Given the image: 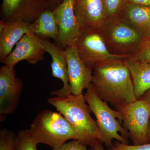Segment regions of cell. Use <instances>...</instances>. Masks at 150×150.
Returning <instances> with one entry per match:
<instances>
[{
	"instance_id": "29",
	"label": "cell",
	"mask_w": 150,
	"mask_h": 150,
	"mask_svg": "<svg viewBox=\"0 0 150 150\" xmlns=\"http://www.w3.org/2000/svg\"><path fill=\"white\" fill-rule=\"evenodd\" d=\"M147 137L148 142L150 143V117L149 121V126H148Z\"/></svg>"
},
{
	"instance_id": "18",
	"label": "cell",
	"mask_w": 150,
	"mask_h": 150,
	"mask_svg": "<svg viewBox=\"0 0 150 150\" xmlns=\"http://www.w3.org/2000/svg\"><path fill=\"white\" fill-rule=\"evenodd\" d=\"M30 31L40 38L53 39L56 42L59 29L54 9L48 8L41 12L30 24Z\"/></svg>"
},
{
	"instance_id": "1",
	"label": "cell",
	"mask_w": 150,
	"mask_h": 150,
	"mask_svg": "<svg viewBox=\"0 0 150 150\" xmlns=\"http://www.w3.org/2000/svg\"><path fill=\"white\" fill-rule=\"evenodd\" d=\"M92 83L98 96L119 111L137 100L133 81L124 59L109 60L93 69Z\"/></svg>"
},
{
	"instance_id": "27",
	"label": "cell",
	"mask_w": 150,
	"mask_h": 150,
	"mask_svg": "<svg viewBox=\"0 0 150 150\" xmlns=\"http://www.w3.org/2000/svg\"><path fill=\"white\" fill-rule=\"evenodd\" d=\"M103 143L102 142H98L96 143L92 147L95 150H105L103 147Z\"/></svg>"
},
{
	"instance_id": "10",
	"label": "cell",
	"mask_w": 150,
	"mask_h": 150,
	"mask_svg": "<svg viewBox=\"0 0 150 150\" xmlns=\"http://www.w3.org/2000/svg\"><path fill=\"white\" fill-rule=\"evenodd\" d=\"M48 8L42 0H2L1 20L6 23L21 20L31 24Z\"/></svg>"
},
{
	"instance_id": "21",
	"label": "cell",
	"mask_w": 150,
	"mask_h": 150,
	"mask_svg": "<svg viewBox=\"0 0 150 150\" xmlns=\"http://www.w3.org/2000/svg\"><path fill=\"white\" fill-rule=\"evenodd\" d=\"M17 135L13 131L6 129L0 130V150H17Z\"/></svg>"
},
{
	"instance_id": "4",
	"label": "cell",
	"mask_w": 150,
	"mask_h": 150,
	"mask_svg": "<svg viewBox=\"0 0 150 150\" xmlns=\"http://www.w3.org/2000/svg\"><path fill=\"white\" fill-rule=\"evenodd\" d=\"M97 31L111 54L128 58L146 40L120 16L105 19Z\"/></svg>"
},
{
	"instance_id": "23",
	"label": "cell",
	"mask_w": 150,
	"mask_h": 150,
	"mask_svg": "<svg viewBox=\"0 0 150 150\" xmlns=\"http://www.w3.org/2000/svg\"><path fill=\"white\" fill-rule=\"evenodd\" d=\"M108 150H150V143L141 145H130L121 143L117 141Z\"/></svg>"
},
{
	"instance_id": "3",
	"label": "cell",
	"mask_w": 150,
	"mask_h": 150,
	"mask_svg": "<svg viewBox=\"0 0 150 150\" xmlns=\"http://www.w3.org/2000/svg\"><path fill=\"white\" fill-rule=\"evenodd\" d=\"M83 95L91 112L95 116L102 142L106 147L112 146L113 140L123 144H129V132L122 125L121 112L112 109L107 102L101 99L92 83L86 89Z\"/></svg>"
},
{
	"instance_id": "13",
	"label": "cell",
	"mask_w": 150,
	"mask_h": 150,
	"mask_svg": "<svg viewBox=\"0 0 150 150\" xmlns=\"http://www.w3.org/2000/svg\"><path fill=\"white\" fill-rule=\"evenodd\" d=\"M74 11L84 31L97 30L105 19L102 0H75Z\"/></svg>"
},
{
	"instance_id": "17",
	"label": "cell",
	"mask_w": 150,
	"mask_h": 150,
	"mask_svg": "<svg viewBox=\"0 0 150 150\" xmlns=\"http://www.w3.org/2000/svg\"><path fill=\"white\" fill-rule=\"evenodd\" d=\"M134 84L137 99H140L150 90V63L128 58L124 59Z\"/></svg>"
},
{
	"instance_id": "28",
	"label": "cell",
	"mask_w": 150,
	"mask_h": 150,
	"mask_svg": "<svg viewBox=\"0 0 150 150\" xmlns=\"http://www.w3.org/2000/svg\"><path fill=\"white\" fill-rule=\"evenodd\" d=\"M141 99L144 100L150 105V90L145 94Z\"/></svg>"
},
{
	"instance_id": "9",
	"label": "cell",
	"mask_w": 150,
	"mask_h": 150,
	"mask_svg": "<svg viewBox=\"0 0 150 150\" xmlns=\"http://www.w3.org/2000/svg\"><path fill=\"white\" fill-rule=\"evenodd\" d=\"M23 88L16 77L14 67L5 65L0 69V114H13L16 110Z\"/></svg>"
},
{
	"instance_id": "7",
	"label": "cell",
	"mask_w": 150,
	"mask_h": 150,
	"mask_svg": "<svg viewBox=\"0 0 150 150\" xmlns=\"http://www.w3.org/2000/svg\"><path fill=\"white\" fill-rule=\"evenodd\" d=\"M76 46L81 59L92 69L96 65L101 62L128 58L126 56L111 54L97 30H83Z\"/></svg>"
},
{
	"instance_id": "22",
	"label": "cell",
	"mask_w": 150,
	"mask_h": 150,
	"mask_svg": "<svg viewBox=\"0 0 150 150\" xmlns=\"http://www.w3.org/2000/svg\"><path fill=\"white\" fill-rule=\"evenodd\" d=\"M129 58L143 63H150V38L145 40L139 49Z\"/></svg>"
},
{
	"instance_id": "6",
	"label": "cell",
	"mask_w": 150,
	"mask_h": 150,
	"mask_svg": "<svg viewBox=\"0 0 150 150\" xmlns=\"http://www.w3.org/2000/svg\"><path fill=\"white\" fill-rule=\"evenodd\" d=\"M122 116V124L129 132L134 145L148 144V126L150 105L144 100L137 99L119 110Z\"/></svg>"
},
{
	"instance_id": "14",
	"label": "cell",
	"mask_w": 150,
	"mask_h": 150,
	"mask_svg": "<svg viewBox=\"0 0 150 150\" xmlns=\"http://www.w3.org/2000/svg\"><path fill=\"white\" fill-rule=\"evenodd\" d=\"M40 39L43 48L46 52L50 54L52 59L51 66L52 76L63 82L64 86L60 89L62 91L67 93H71L65 50L52 43L47 38Z\"/></svg>"
},
{
	"instance_id": "11",
	"label": "cell",
	"mask_w": 150,
	"mask_h": 150,
	"mask_svg": "<svg viewBox=\"0 0 150 150\" xmlns=\"http://www.w3.org/2000/svg\"><path fill=\"white\" fill-rule=\"evenodd\" d=\"M65 50L70 92L75 96L83 95L84 90L86 89L92 83L93 69L88 67L81 59L76 45L68 46Z\"/></svg>"
},
{
	"instance_id": "24",
	"label": "cell",
	"mask_w": 150,
	"mask_h": 150,
	"mask_svg": "<svg viewBox=\"0 0 150 150\" xmlns=\"http://www.w3.org/2000/svg\"><path fill=\"white\" fill-rule=\"evenodd\" d=\"M87 147L78 141L73 140L72 141L65 143L55 150H88ZM90 150H95L93 147H91Z\"/></svg>"
},
{
	"instance_id": "20",
	"label": "cell",
	"mask_w": 150,
	"mask_h": 150,
	"mask_svg": "<svg viewBox=\"0 0 150 150\" xmlns=\"http://www.w3.org/2000/svg\"><path fill=\"white\" fill-rule=\"evenodd\" d=\"M102 2L105 19L120 15L128 0H102Z\"/></svg>"
},
{
	"instance_id": "19",
	"label": "cell",
	"mask_w": 150,
	"mask_h": 150,
	"mask_svg": "<svg viewBox=\"0 0 150 150\" xmlns=\"http://www.w3.org/2000/svg\"><path fill=\"white\" fill-rule=\"evenodd\" d=\"M16 144L17 150H38L39 143L31 137L28 130H23L17 134Z\"/></svg>"
},
{
	"instance_id": "5",
	"label": "cell",
	"mask_w": 150,
	"mask_h": 150,
	"mask_svg": "<svg viewBox=\"0 0 150 150\" xmlns=\"http://www.w3.org/2000/svg\"><path fill=\"white\" fill-rule=\"evenodd\" d=\"M28 130L39 144L48 145L53 150L60 147L68 140L76 139L74 129L67 119L60 112L51 110L40 112Z\"/></svg>"
},
{
	"instance_id": "8",
	"label": "cell",
	"mask_w": 150,
	"mask_h": 150,
	"mask_svg": "<svg viewBox=\"0 0 150 150\" xmlns=\"http://www.w3.org/2000/svg\"><path fill=\"white\" fill-rule=\"evenodd\" d=\"M74 1L64 0L54 9L59 29L55 43L62 48L76 45L83 31L75 14Z\"/></svg>"
},
{
	"instance_id": "2",
	"label": "cell",
	"mask_w": 150,
	"mask_h": 150,
	"mask_svg": "<svg viewBox=\"0 0 150 150\" xmlns=\"http://www.w3.org/2000/svg\"><path fill=\"white\" fill-rule=\"evenodd\" d=\"M49 104L54 106L73 127L76 139L86 146L92 147L102 142V137L96 121L91 117L90 110L84 95H67L50 98Z\"/></svg>"
},
{
	"instance_id": "15",
	"label": "cell",
	"mask_w": 150,
	"mask_h": 150,
	"mask_svg": "<svg viewBox=\"0 0 150 150\" xmlns=\"http://www.w3.org/2000/svg\"><path fill=\"white\" fill-rule=\"evenodd\" d=\"M30 31V24L21 20L6 23L0 32V61L1 63L13 50L22 38Z\"/></svg>"
},
{
	"instance_id": "12",
	"label": "cell",
	"mask_w": 150,
	"mask_h": 150,
	"mask_svg": "<svg viewBox=\"0 0 150 150\" xmlns=\"http://www.w3.org/2000/svg\"><path fill=\"white\" fill-rule=\"evenodd\" d=\"M45 53L40 38L30 31L23 36L14 50L1 63L14 67L19 62L25 60L30 64L35 65L43 61Z\"/></svg>"
},
{
	"instance_id": "16",
	"label": "cell",
	"mask_w": 150,
	"mask_h": 150,
	"mask_svg": "<svg viewBox=\"0 0 150 150\" xmlns=\"http://www.w3.org/2000/svg\"><path fill=\"white\" fill-rule=\"evenodd\" d=\"M119 16L145 39L150 38V7L128 3Z\"/></svg>"
},
{
	"instance_id": "26",
	"label": "cell",
	"mask_w": 150,
	"mask_h": 150,
	"mask_svg": "<svg viewBox=\"0 0 150 150\" xmlns=\"http://www.w3.org/2000/svg\"><path fill=\"white\" fill-rule=\"evenodd\" d=\"M128 3L150 7V0H128Z\"/></svg>"
},
{
	"instance_id": "25",
	"label": "cell",
	"mask_w": 150,
	"mask_h": 150,
	"mask_svg": "<svg viewBox=\"0 0 150 150\" xmlns=\"http://www.w3.org/2000/svg\"><path fill=\"white\" fill-rule=\"evenodd\" d=\"M44 2L49 8L55 9L60 5L64 0H42Z\"/></svg>"
}]
</instances>
